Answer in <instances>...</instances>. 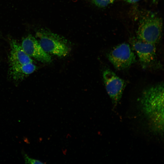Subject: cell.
<instances>
[{
    "label": "cell",
    "mask_w": 164,
    "mask_h": 164,
    "mask_svg": "<svg viewBox=\"0 0 164 164\" xmlns=\"http://www.w3.org/2000/svg\"><path fill=\"white\" fill-rule=\"evenodd\" d=\"M21 45L31 57L45 63H49L51 61V56L44 51L37 39L32 35L23 38Z\"/></svg>",
    "instance_id": "52a82bcc"
},
{
    "label": "cell",
    "mask_w": 164,
    "mask_h": 164,
    "mask_svg": "<svg viewBox=\"0 0 164 164\" xmlns=\"http://www.w3.org/2000/svg\"><path fill=\"white\" fill-rule=\"evenodd\" d=\"M140 103L143 113L155 134L162 135L164 130V84L147 87L142 92Z\"/></svg>",
    "instance_id": "6da1fadb"
},
{
    "label": "cell",
    "mask_w": 164,
    "mask_h": 164,
    "mask_svg": "<svg viewBox=\"0 0 164 164\" xmlns=\"http://www.w3.org/2000/svg\"><path fill=\"white\" fill-rule=\"evenodd\" d=\"M108 60L119 70L127 68L136 61V56L128 43H123L114 47L107 55Z\"/></svg>",
    "instance_id": "277c9868"
},
{
    "label": "cell",
    "mask_w": 164,
    "mask_h": 164,
    "mask_svg": "<svg viewBox=\"0 0 164 164\" xmlns=\"http://www.w3.org/2000/svg\"><path fill=\"white\" fill-rule=\"evenodd\" d=\"M131 42L143 68H146L154 64L156 58L155 44L142 41L137 38L132 39Z\"/></svg>",
    "instance_id": "8992f818"
},
{
    "label": "cell",
    "mask_w": 164,
    "mask_h": 164,
    "mask_svg": "<svg viewBox=\"0 0 164 164\" xmlns=\"http://www.w3.org/2000/svg\"><path fill=\"white\" fill-rule=\"evenodd\" d=\"M36 66L31 63L23 64L10 66L9 73L14 80H20L33 73Z\"/></svg>",
    "instance_id": "9c48e42d"
},
{
    "label": "cell",
    "mask_w": 164,
    "mask_h": 164,
    "mask_svg": "<svg viewBox=\"0 0 164 164\" xmlns=\"http://www.w3.org/2000/svg\"><path fill=\"white\" fill-rule=\"evenodd\" d=\"M35 37L44 51L49 54L63 57L70 51L69 43L66 39L47 29H39Z\"/></svg>",
    "instance_id": "7a4b0ae2"
},
{
    "label": "cell",
    "mask_w": 164,
    "mask_h": 164,
    "mask_svg": "<svg viewBox=\"0 0 164 164\" xmlns=\"http://www.w3.org/2000/svg\"><path fill=\"white\" fill-rule=\"evenodd\" d=\"M94 3L97 6L103 8L110 4L113 3L114 0H93Z\"/></svg>",
    "instance_id": "30bf717a"
},
{
    "label": "cell",
    "mask_w": 164,
    "mask_h": 164,
    "mask_svg": "<svg viewBox=\"0 0 164 164\" xmlns=\"http://www.w3.org/2000/svg\"><path fill=\"white\" fill-rule=\"evenodd\" d=\"M141 0H124V1L129 3H134Z\"/></svg>",
    "instance_id": "7c38bea8"
},
{
    "label": "cell",
    "mask_w": 164,
    "mask_h": 164,
    "mask_svg": "<svg viewBox=\"0 0 164 164\" xmlns=\"http://www.w3.org/2000/svg\"><path fill=\"white\" fill-rule=\"evenodd\" d=\"M162 22L158 17L151 16L141 21L137 32V38L142 41L155 44L161 37Z\"/></svg>",
    "instance_id": "3957f363"
},
{
    "label": "cell",
    "mask_w": 164,
    "mask_h": 164,
    "mask_svg": "<svg viewBox=\"0 0 164 164\" xmlns=\"http://www.w3.org/2000/svg\"><path fill=\"white\" fill-rule=\"evenodd\" d=\"M103 77L107 92L113 104L116 106L121 97L125 82L109 69L103 71Z\"/></svg>",
    "instance_id": "5b68a950"
},
{
    "label": "cell",
    "mask_w": 164,
    "mask_h": 164,
    "mask_svg": "<svg viewBox=\"0 0 164 164\" xmlns=\"http://www.w3.org/2000/svg\"><path fill=\"white\" fill-rule=\"evenodd\" d=\"M10 45L11 50L9 61L10 66L33 63L31 57L16 40H11Z\"/></svg>",
    "instance_id": "ba28073f"
},
{
    "label": "cell",
    "mask_w": 164,
    "mask_h": 164,
    "mask_svg": "<svg viewBox=\"0 0 164 164\" xmlns=\"http://www.w3.org/2000/svg\"><path fill=\"white\" fill-rule=\"evenodd\" d=\"M23 157L24 159L25 163L29 164H43L44 163L41 161L34 159L29 157L28 155L25 153H23Z\"/></svg>",
    "instance_id": "8fae6325"
}]
</instances>
